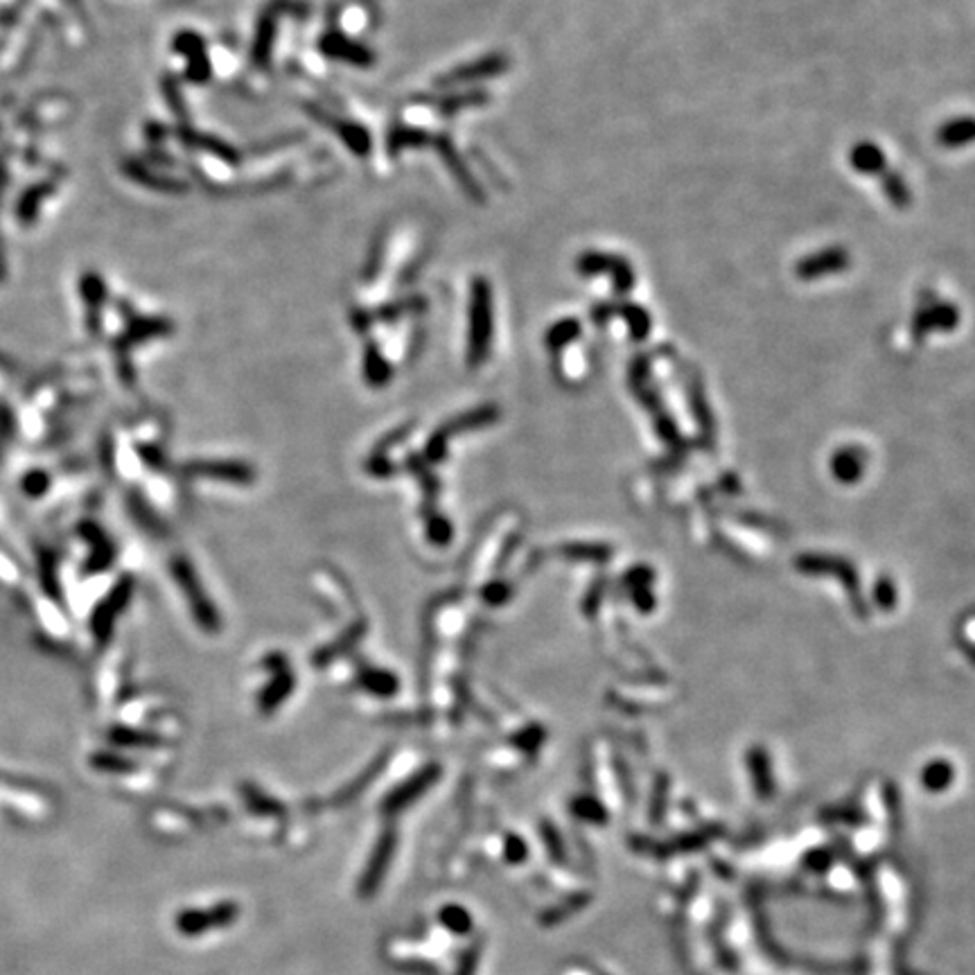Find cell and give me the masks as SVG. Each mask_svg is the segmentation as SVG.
I'll return each instance as SVG.
<instances>
[{"mask_svg":"<svg viewBox=\"0 0 975 975\" xmlns=\"http://www.w3.org/2000/svg\"><path fill=\"white\" fill-rule=\"evenodd\" d=\"M423 147H432L434 152L441 156V161L445 162V168L454 174L461 190H463L474 204H483V201H486V192H483V188L479 186L474 174L468 170V165L463 162L461 154L456 152L454 143H452V138L447 134H429V131L418 129V127L395 125L391 127L389 136H386V149H389L391 158L400 156L404 149Z\"/></svg>","mask_w":975,"mask_h":975,"instance_id":"obj_1","label":"cell"},{"mask_svg":"<svg viewBox=\"0 0 975 975\" xmlns=\"http://www.w3.org/2000/svg\"><path fill=\"white\" fill-rule=\"evenodd\" d=\"M493 285L490 280L477 276L470 285V305H468V364L470 368H477L486 362L490 355V341H493L495 330V310H493Z\"/></svg>","mask_w":975,"mask_h":975,"instance_id":"obj_2","label":"cell"},{"mask_svg":"<svg viewBox=\"0 0 975 975\" xmlns=\"http://www.w3.org/2000/svg\"><path fill=\"white\" fill-rule=\"evenodd\" d=\"M285 14H294L298 16V19H303V16L310 14V5L303 3V0H269V3H267L256 23V34H253L251 43V64L256 66V68H269L280 16Z\"/></svg>","mask_w":975,"mask_h":975,"instance_id":"obj_3","label":"cell"},{"mask_svg":"<svg viewBox=\"0 0 975 975\" xmlns=\"http://www.w3.org/2000/svg\"><path fill=\"white\" fill-rule=\"evenodd\" d=\"M576 269L581 276H608L619 294H628L637 283L630 262L612 253L585 251L576 260Z\"/></svg>","mask_w":975,"mask_h":975,"instance_id":"obj_4","label":"cell"},{"mask_svg":"<svg viewBox=\"0 0 975 975\" xmlns=\"http://www.w3.org/2000/svg\"><path fill=\"white\" fill-rule=\"evenodd\" d=\"M303 109H305L307 116L314 118L316 122H321V125H325L330 131H335L353 154H357V156H368V154H371L373 138L364 125L348 120V118L337 116V113H330L328 109L319 107V104L305 102Z\"/></svg>","mask_w":975,"mask_h":975,"instance_id":"obj_5","label":"cell"},{"mask_svg":"<svg viewBox=\"0 0 975 975\" xmlns=\"http://www.w3.org/2000/svg\"><path fill=\"white\" fill-rule=\"evenodd\" d=\"M511 66V59L502 52H495V55H486L477 61H470V64L456 66V68L447 70L441 77L434 79V86L443 91H450L454 86L470 84V82H479V79H490L504 75Z\"/></svg>","mask_w":975,"mask_h":975,"instance_id":"obj_6","label":"cell"},{"mask_svg":"<svg viewBox=\"0 0 975 975\" xmlns=\"http://www.w3.org/2000/svg\"><path fill=\"white\" fill-rule=\"evenodd\" d=\"M319 50L321 55L328 57V59L344 61V64L357 66V68H368V66L375 64L377 59L371 48L364 46L362 41H355V39L337 32V30L321 34Z\"/></svg>","mask_w":975,"mask_h":975,"instance_id":"obj_7","label":"cell"},{"mask_svg":"<svg viewBox=\"0 0 975 975\" xmlns=\"http://www.w3.org/2000/svg\"><path fill=\"white\" fill-rule=\"evenodd\" d=\"M851 265V256L842 247H829L822 249L818 253H811V256L802 258V260L795 265V274L799 280H822L827 276L842 274L847 267Z\"/></svg>","mask_w":975,"mask_h":975,"instance_id":"obj_8","label":"cell"},{"mask_svg":"<svg viewBox=\"0 0 975 975\" xmlns=\"http://www.w3.org/2000/svg\"><path fill=\"white\" fill-rule=\"evenodd\" d=\"M612 316H623L628 321L630 335L635 339H644L650 332V314L641 305L635 303H599L592 310V321L594 323H608Z\"/></svg>","mask_w":975,"mask_h":975,"instance_id":"obj_9","label":"cell"},{"mask_svg":"<svg viewBox=\"0 0 975 975\" xmlns=\"http://www.w3.org/2000/svg\"><path fill=\"white\" fill-rule=\"evenodd\" d=\"M425 307H427V301H425L423 296H407V298H402V301L386 303V305H382L380 310H375V312L355 310L350 319H353L355 330L366 332L373 325V321H386V323H389V321L402 319V316H407V314L423 312Z\"/></svg>","mask_w":975,"mask_h":975,"instance_id":"obj_10","label":"cell"},{"mask_svg":"<svg viewBox=\"0 0 975 975\" xmlns=\"http://www.w3.org/2000/svg\"><path fill=\"white\" fill-rule=\"evenodd\" d=\"M416 102L427 104V107H432L438 116L452 118L459 111H463V109L483 107V104H488L490 102V93L483 89H472V91H465V93H447V95H443V98H434V95L432 98H416Z\"/></svg>","mask_w":975,"mask_h":975,"instance_id":"obj_11","label":"cell"},{"mask_svg":"<svg viewBox=\"0 0 975 975\" xmlns=\"http://www.w3.org/2000/svg\"><path fill=\"white\" fill-rule=\"evenodd\" d=\"M924 307L926 310H919L915 319V330L921 335L928 330H951L960 321V312L951 303H933Z\"/></svg>","mask_w":975,"mask_h":975,"instance_id":"obj_12","label":"cell"},{"mask_svg":"<svg viewBox=\"0 0 975 975\" xmlns=\"http://www.w3.org/2000/svg\"><path fill=\"white\" fill-rule=\"evenodd\" d=\"M177 48L179 50L188 52V57H190V68H188V79H192V82H208L210 77V61L208 57H206V48H204V41H201L197 34H179V41H177Z\"/></svg>","mask_w":975,"mask_h":975,"instance_id":"obj_13","label":"cell"},{"mask_svg":"<svg viewBox=\"0 0 975 975\" xmlns=\"http://www.w3.org/2000/svg\"><path fill=\"white\" fill-rule=\"evenodd\" d=\"M849 161L851 168L858 170L860 174H869V177H876V174H883L887 170V156L874 143L856 145L849 154Z\"/></svg>","mask_w":975,"mask_h":975,"instance_id":"obj_14","label":"cell"},{"mask_svg":"<svg viewBox=\"0 0 975 975\" xmlns=\"http://www.w3.org/2000/svg\"><path fill=\"white\" fill-rule=\"evenodd\" d=\"M975 140V118H953L937 131V143L946 149L966 147Z\"/></svg>","mask_w":975,"mask_h":975,"instance_id":"obj_15","label":"cell"},{"mask_svg":"<svg viewBox=\"0 0 975 975\" xmlns=\"http://www.w3.org/2000/svg\"><path fill=\"white\" fill-rule=\"evenodd\" d=\"M183 138L188 140V143L192 145V147H201L206 149V152H210L213 156L222 158V161L231 162V165H237V162L242 161V154L237 152L233 145L224 143V140L215 138V136H206V134H195V131H186L183 134Z\"/></svg>","mask_w":975,"mask_h":975,"instance_id":"obj_16","label":"cell"},{"mask_svg":"<svg viewBox=\"0 0 975 975\" xmlns=\"http://www.w3.org/2000/svg\"><path fill=\"white\" fill-rule=\"evenodd\" d=\"M881 177H883V181H881L883 192L887 195L890 204L897 206V208H908V206L912 204V192H910V188H908V183L903 181L897 172H890V170H885Z\"/></svg>","mask_w":975,"mask_h":975,"instance_id":"obj_17","label":"cell"},{"mask_svg":"<svg viewBox=\"0 0 975 975\" xmlns=\"http://www.w3.org/2000/svg\"><path fill=\"white\" fill-rule=\"evenodd\" d=\"M581 332L583 328L576 319H562L547 330V346L551 350L565 348V346L572 344L576 337H581Z\"/></svg>","mask_w":975,"mask_h":975,"instance_id":"obj_18","label":"cell"},{"mask_svg":"<svg viewBox=\"0 0 975 975\" xmlns=\"http://www.w3.org/2000/svg\"><path fill=\"white\" fill-rule=\"evenodd\" d=\"M366 377L371 384L380 386V384H386L391 377V368L389 364L384 362V357H382V353L377 350V346L373 344V341H368L366 346Z\"/></svg>","mask_w":975,"mask_h":975,"instance_id":"obj_19","label":"cell"}]
</instances>
